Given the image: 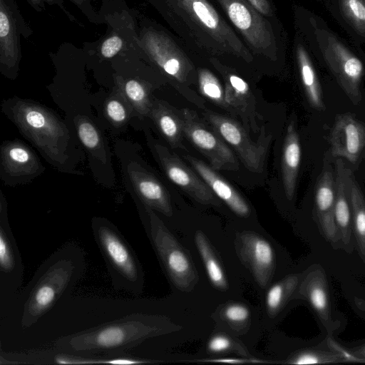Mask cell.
I'll return each instance as SVG.
<instances>
[{
    "label": "cell",
    "mask_w": 365,
    "mask_h": 365,
    "mask_svg": "<svg viewBox=\"0 0 365 365\" xmlns=\"http://www.w3.org/2000/svg\"><path fill=\"white\" fill-rule=\"evenodd\" d=\"M86 267L81 247L67 244L51 255L31 281L1 309L5 317L16 319L24 330L36 324L82 277Z\"/></svg>",
    "instance_id": "1"
},
{
    "label": "cell",
    "mask_w": 365,
    "mask_h": 365,
    "mask_svg": "<svg viewBox=\"0 0 365 365\" xmlns=\"http://www.w3.org/2000/svg\"><path fill=\"white\" fill-rule=\"evenodd\" d=\"M1 110L52 167L61 173L83 175L78 169L82 148L62 118L49 108L31 99L14 96L4 100Z\"/></svg>",
    "instance_id": "2"
},
{
    "label": "cell",
    "mask_w": 365,
    "mask_h": 365,
    "mask_svg": "<svg viewBox=\"0 0 365 365\" xmlns=\"http://www.w3.org/2000/svg\"><path fill=\"white\" fill-rule=\"evenodd\" d=\"M296 14L299 33L311 53L329 69L351 103L358 105L365 74L361 51L335 33L317 14L301 7L297 8Z\"/></svg>",
    "instance_id": "3"
},
{
    "label": "cell",
    "mask_w": 365,
    "mask_h": 365,
    "mask_svg": "<svg viewBox=\"0 0 365 365\" xmlns=\"http://www.w3.org/2000/svg\"><path fill=\"white\" fill-rule=\"evenodd\" d=\"M168 331L161 317L133 314L84 331L61 336L55 342L58 351L87 356L113 354L132 349L145 340Z\"/></svg>",
    "instance_id": "4"
},
{
    "label": "cell",
    "mask_w": 365,
    "mask_h": 365,
    "mask_svg": "<svg viewBox=\"0 0 365 365\" xmlns=\"http://www.w3.org/2000/svg\"><path fill=\"white\" fill-rule=\"evenodd\" d=\"M91 228L113 288L133 294H140L143 272L132 247L117 227L105 217H93Z\"/></svg>",
    "instance_id": "5"
},
{
    "label": "cell",
    "mask_w": 365,
    "mask_h": 365,
    "mask_svg": "<svg viewBox=\"0 0 365 365\" xmlns=\"http://www.w3.org/2000/svg\"><path fill=\"white\" fill-rule=\"evenodd\" d=\"M113 148L125 187L136 205L150 207L165 217H171L170 194L140 155L139 145L118 139Z\"/></svg>",
    "instance_id": "6"
},
{
    "label": "cell",
    "mask_w": 365,
    "mask_h": 365,
    "mask_svg": "<svg viewBox=\"0 0 365 365\" xmlns=\"http://www.w3.org/2000/svg\"><path fill=\"white\" fill-rule=\"evenodd\" d=\"M141 44L151 61L169 78L173 86L200 108L205 102L190 86L197 82V74L185 53L164 33L148 29L141 35Z\"/></svg>",
    "instance_id": "7"
},
{
    "label": "cell",
    "mask_w": 365,
    "mask_h": 365,
    "mask_svg": "<svg viewBox=\"0 0 365 365\" xmlns=\"http://www.w3.org/2000/svg\"><path fill=\"white\" fill-rule=\"evenodd\" d=\"M142 222L155 250L174 285L181 290H190L198 277L192 262L155 211L137 206Z\"/></svg>",
    "instance_id": "8"
},
{
    "label": "cell",
    "mask_w": 365,
    "mask_h": 365,
    "mask_svg": "<svg viewBox=\"0 0 365 365\" xmlns=\"http://www.w3.org/2000/svg\"><path fill=\"white\" fill-rule=\"evenodd\" d=\"M174 11L191 26L197 34L209 40L220 51L228 52L247 63L253 58L235 32L207 0H168Z\"/></svg>",
    "instance_id": "9"
},
{
    "label": "cell",
    "mask_w": 365,
    "mask_h": 365,
    "mask_svg": "<svg viewBox=\"0 0 365 365\" xmlns=\"http://www.w3.org/2000/svg\"><path fill=\"white\" fill-rule=\"evenodd\" d=\"M203 115L208 125L237 153L248 170L262 172L272 138L264 125L260 127L258 140L254 141L245 128L233 118L211 110L205 111Z\"/></svg>",
    "instance_id": "10"
},
{
    "label": "cell",
    "mask_w": 365,
    "mask_h": 365,
    "mask_svg": "<svg viewBox=\"0 0 365 365\" xmlns=\"http://www.w3.org/2000/svg\"><path fill=\"white\" fill-rule=\"evenodd\" d=\"M147 145L167 178L188 195L203 205H220V200L204 180L179 156L143 128Z\"/></svg>",
    "instance_id": "11"
},
{
    "label": "cell",
    "mask_w": 365,
    "mask_h": 365,
    "mask_svg": "<svg viewBox=\"0 0 365 365\" xmlns=\"http://www.w3.org/2000/svg\"><path fill=\"white\" fill-rule=\"evenodd\" d=\"M243 37L258 54L277 58L278 48L269 22L247 0H217Z\"/></svg>",
    "instance_id": "12"
},
{
    "label": "cell",
    "mask_w": 365,
    "mask_h": 365,
    "mask_svg": "<svg viewBox=\"0 0 365 365\" xmlns=\"http://www.w3.org/2000/svg\"><path fill=\"white\" fill-rule=\"evenodd\" d=\"M33 34L15 0H0V71L14 80L21 59V36Z\"/></svg>",
    "instance_id": "13"
},
{
    "label": "cell",
    "mask_w": 365,
    "mask_h": 365,
    "mask_svg": "<svg viewBox=\"0 0 365 365\" xmlns=\"http://www.w3.org/2000/svg\"><path fill=\"white\" fill-rule=\"evenodd\" d=\"M185 137L210 162L216 170H237L240 164L227 143L197 113L188 108L180 110Z\"/></svg>",
    "instance_id": "14"
},
{
    "label": "cell",
    "mask_w": 365,
    "mask_h": 365,
    "mask_svg": "<svg viewBox=\"0 0 365 365\" xmlns=\"http://www.w3.org/2000/svg\"><path fill=\"white\" fill-rule=\"evenodd\" d=\"M73 124L94 178L106 187H113L115 176L111 151L103 130L91 117L84 115L78 114L73 117Z\"/></svg>",
    "instance_id": "15"
},
{
    "label": "cell",
    "mask_w": 365,
    "mask_h": 365,
    "mask_svg": "<svg viewBox=\"0 0 365 365\" xmlns=\"http://www.w3.org/2000/svg\"><path fill=\"white\" fill-rule=\"evenodd\" d=\"M24 264L11 230L6 199L0 192V305L3 309L22 288Z\"/></svg>",
    "instance_id": "16"
},
{
    "label": "cell",
    "mask_w": 365,
    "mask_h": 365,
    "mask_svg": "<svg viewBox=\"0 0 365 365\" xmlns=\"http://www.w3.org/2000/svg\"><path fill=\"white\" fill-rule=\"evenodd\" d=\"M36 153L19 139L4 140L0 147V179L6 186L27 184L44 171Z\"/></svg>",
    "instance_id": "17"
},
{
    "label": "cell",
    "mask_w": 365,
    "mask_h": 365,
    "mask_svg": "<svg viewBox=\"0 0 365 365\" xmlns=\"http://www.w3.org/2000/svg\"><path fill=\"white\" fill-rule=\"evenodd\" d=\"M219 71L225 83V96L229 111L233 115L240 116L246 130L257 133L260 128L257 125L255 97L248 83L230 68L219 62L212 61Z\"/></svg>",
    "instance_id": "18"
},
{
    "label": "cell",
    "mask_w": 365,
    "mask_h": 365,
    "mask_svg": "<svg viewBox=\"0 0 365 365\" xmlns=\"http://www.w3.org/2000/svg\"><path fill=\"white\" fill-rule=\"evenodd\" d=\"M331 153L356 163L365 148V125L350 113L336 117L329 136Z\"/></svg>",
    "instance_id": "19"
},
{
    "label": "cell",
    "mask_w": 365,
    "mask_h": 365,
    "mask_svg": "<svg viewBox=\"0 0 365 365\" xmlns=\"http://www.w3.org/2000/svg\"><path fill=\"white\" fill-rule=\"evenodd\" d=\"M237 252L262 287L269 282L274 267V254L269 242L259 235L245 232L238 235Z\"/></svg>",
    "instance_id": "20"
},
{
    "label": "cell",
    "mask_w": 365,
    "mask_h": 365,
    "mask_svg": "<svg viewBox=\"0 0 365 365\" xmlns=\"http://www.w3.org/2000/svg\"><path fill=\"white\" fill-rule=\"evenodd\" d=\"M328 162L324 166L317 180L315 192L317 220L324 237L332 242L339 237L334 219L335 176Z\"/></svg>",
    "instance_id": "21"
},
{
    "label": "cell",
    "mask_w": 365,
    "mask_h": 365,
    "mask_svg": "<svg viewBox=\"0 0 365 365\" xmlns=\"http://www.w3.org/2000/svg\"><path fill=\"white\" fill-rule=\"evenodd\" d=\"M183 157L207 184L215 195L232 212L240 217H247L250 215V207L247 201L216 170L190 155H185Z\"/></svg>",
    "instance_id": "22"
},
{
    "label": "cell",
    "mask_w": 365,
    "mask_h": 365,
    "mask_svg": "<svg viewBox=\"0 0 365 365\" xmlns=\"http://www.w3.org/2000/svg\"><path fill=\"white\" fill-rule=\"evenodd\" d=\"M148 118L173 149L186 150L183 120L180 110L165 101L154 98Z\"/></svg>",
    "instance_id": "23"
},
{
    "label": "cell",
    "mask_w": 365,
    "mask_h": 365,
    "mask_svg": "<svg viewBox=\"0 0 365 365\" xmlns=\"http://www.w3.org/2000/svg\"><path fill=\"white\" fill-rule=\"evenodd\" d=\"M333 17L356 43H365V0H328Z\"/></svg>",
    "instance_id": "24"
},
{
    "label": "cell",
    "mask_w": 365,
    "mask_h": 365,
    "mask_svg": "<svg viewBox=\"0 0 365 365\" xmlns=\"http://www.w3.org/2000/svg\"><path fill=\"white\" fill-rule=\"evenodd\" d=\"M351 205L348 192L347 168L339 158L335 169L334 219L339 237L344 245L350 243L351 235Z\"/></svg>",
    "instance_id": "25"
},
{
    "label": "cell",
    "mask_w": 365,
    "mask_h": 365,
    "mask_svg": "<svg viewBox=\"0 0 365 365\" xmlns=\"http://www.w3.org/2000/svg\"><path fill=\"white\" fill-rule=\"evenodd\" d=\"M294 48L299 73L308 101L314 108L324 110L322 89L311 52L299 33L297 36Z\"/></svg>",
    "instance_id": "26"
},
{
    "label": "cell",
    "mask_w": 365,
    "mask_h": 365,
    "mask_svg": "<svg viewBox=\"0 0 365 365\" xmlns=\"http://www.w3.org/2000/svg\"><path fill=\"white\" fill-rule=\"evenodd\" d=\"M300 294L311 304L324 324L330 321L328 284L321 267L312 269L301 284Z\"/></svg>",
    "instance_id": "27"
},
{
    "label": "cell",
    "mask_w": 365,
    "mask_h": 365,
    "mask_svg": "<svg viewBox=\"0 0 365 365\" xmlns=\"http://www.w3.org/2000/svg\"><path fill=\"white\" fill-rule=\"evenodd\" d=\"M301 159L299 138L294 124L287 127L282 156V173L284 189L288 200H292Z\"/></svg>",
    "instance_id": "28"
},
{
    "label": "cell",
    "mask_w": 365,
    "mask_h": 365,
    "mask_svg": "<svg viewBox=\"0 0 365 365\" xmlns=\"http://www.w3.org/2000/svg\"><path fill=\"white\" fill-rule=\"evenodd\" d=\"M115 85L132 106L135 115L140 120L148 118L154 97L148 84L135 78L117 77Z\"/></svg>",
    "instance_id": "29"
},
{
    "label": "cell",
    "mask_w": 365,
    "mask_h": 365,
    "mask_svg": "<svg viewBox=\"0 0 365 365\" xmlns=\"http://www.w3.org/2000/svg\"><path fill=\"white\" fill-rule=\"evenodd\" d=\"M347 184L356 244L360 257L365 262V198L352 171L349 168Z\"/></svg>",
    "instance_id": "30"
},
{
    "label": "cell",
    "mask_w": 365,
    "mask_h": 365,
    "mask_svg": "<svg viewBox=\"0 0 365 365\" xmlns=\"http://www.w3.org/2000/svg\"><path fill=\"white\" fill-rule=\"evenodd\" d=\"M103 111L110 126L118 130L125 128L131 117L135 115L132 106L116 85L105 100Z\"/></svg>",
    "instance_id": "31"
},
{
    "label": "cell",
    "mask_w": 365,
    "mask_h": 365,
    "mask_svg": "<svg viewBox=\"0 0 365 365\" xmlns=\"http://www.w3.org/2000/svg\"><path fill=\"white\" fill-rule=\"evenodd\" d=\"M195 242L212 284L217 289H227L228 284L222 267L202 232H195Z\"/></svg>",
    "instance_id": "32"
},
{
    "label": "cell",
    "mask_w": 365,
    "mask_h": 365,
    "mask_svg": "<svg viewBox=\"0 0 365 365\" xmlns=\"http://www.w3.org/2000/svg\"><path fill=\"white\" fill-rule=\"evenodd\" d=\"M197 84L202 96L217 106L229 111L225 100V90L218 78L210 71L206 68L198 70Z\"/></svg>",
    "instance_id": "33"
},
{
    "label": "cell",
    "mask_w": 365,
    "mask_h": 365,
    "mask_svg": "<svg viewBox=\"0 0 365 365\" xmlns=\"http://www.w3.org/2000/svg\"><path fill=\"white\" fill-rule=\"evenodd\" d=\"M297 277L291 276L269 288L266 297L269 314H275L297 284Z\"/></svg>",
    "instance_id": "34"
},
{
    "label": "cell",
    "mask_w": 365,
    "mask_h": 365,
    "mask_svg": "<svg viewBox=\"0 0 365 365\" xmlns=\"http://www.w3.org/2000/svg\"><path fill=\"white\" fill-rule=\"evenodd\" d=\"M341 356L339 354L307 350L297 354L291 363L294 364H324L332 363L341 360Z\"/></svg>",
    "instance_id": "35"
},
{
    "label": "cell",
    "mask_w": 365,
    "mask_h": 365,
    "mask_svg": "<svg viewBox=\"0 0 365 365\" xmlns=\"http://www.w3.org/2000/svg\"><path fill=\"white\" fill-rule=\"evenodd\" d=\"M123 47L122 38L117 34L108 36L102 43L100 48L101 56L105 58H111L118 53Z\"/></svg>",
    "instance_id": "36"
},
{
    "label": "cell",
    "mask_w": 365,
    "mask_h": 365,
    "mask_svg": "<svg viewBox=\"0 0 365 365\" xmlns=\"http://www.w3.org/2000/svg\"><path fill=\"white\" fill-rule=\"evenodd\" d=\"M224 316L230 322H242L249 317L250 312L244 305L233 304L225 309Z\"/></svg>",
    "instance_id": "37"
},
{
    "label": "cell",
    "mask_w": 365,
    "mask_h": 365,
    "mask_svg": "<svg viewBox=\"0 0 365 365\" xmlns=\"http://www.w3.org/2000/svg\"><path fill=\"white\" fill-rule=\"evenodd\" d=\"M231 344V341L227 336L217 335L210 339L207 348L209 351L217 353L229 349Z\"/></svg>",
    "instance_id": "38"
},
{
    "label": "cell",
    "mask_w": 365,
    "mask_h": 365,
    "mask_svg": "<svg viewBox=\"0 0 365 365\" xmlns=\"http://www.w3.org/2000/svg\"><path fill=\"white\" fill-rule=\"evenodd\" d=\"M27 1L29 5L38 12L43 11L46 9V5H56L62 9L70 19L73 17L66 9L63 0H27Z\"/></svg>",
    "instance_id": "39"
},
{
    "label": "cell",
    "mask_w": 365,
    "mask_h": 365,
    "mask_svg": "<svg viewBox=\"0 0 365 365\" xmlns=\"http://www.w3.org/2000/svg\"><path fill=\"white\" fill-rule=\"evenodd\" d=\"M76 6L89 19L90 21L97 22V15L93 9L92 2L94 0H69Z\"/></svg>",
    "instance_id": "40"
},
{
    "label": "cell",
    "mask_w": 365,
    "mask_h": 365,
    "mask_svg": "<svg viewBox=\"0 0 365 365\" xmlns=\"http://www.w3.org/2000/svg\"><path fill=\"white\" fill-rule=\"evenodd\" d=\"M258 12L266 16L273 14L268 0H247Z\"/></svg>",
    "instance_id": "41"
},
{
    "label": "cell",
    "mask_w": 365,
    "mask_h": 365,
    "mask_svg": "<svg viewBox=\"0 0 365 365\" xmlns=\"http://www.w3.org/2000/svg\"><path fill=\"white\" fill-rule=\"evenodd\" d=\"M209 362H217V363H227V364H242L248 362V361L235 359V358H223V359H216L212 360H207Z\"/></svg>",
    "instance_id": "42"
},
{
    "label": "cell",
    "mask_w": 365,
    "mask_h": 365,
    "mask_svg": "<svg viewBox=\"0 0 365 365\" xmlns=\"http://www.w3.org/2000/svg\"><path fill=\"white\" fill-rule=\"evenodd\" d=\"M356 352L359 356L365 359V344L359 348Z\"/></svg>",
    "instance_id": "43"
},
{
    "label": "cell",
    "mask_w": 365,
    "mask_h": 365,
    "mask_svg": "<svg viewBox=\"0 0 365 365\" xmlns=\"http://www.w3.org/2000/svg\"><path fill=\"white\" fill-rule=\"evenodd\" d=\"M313 1H321V2L325 3L328 0H313Z\"/></svg>",
    "instance_id": "44"
}]
</instances>
